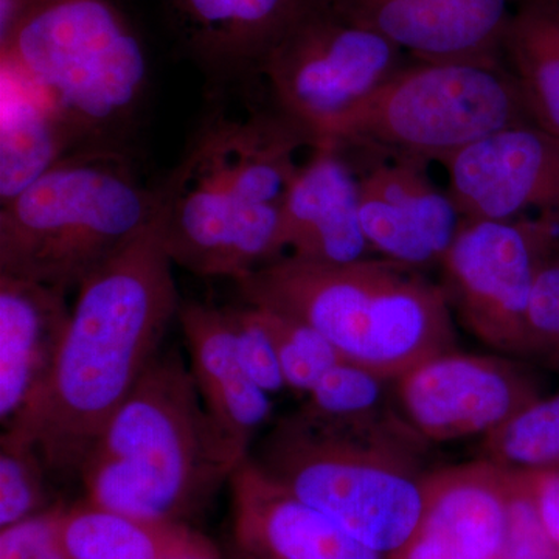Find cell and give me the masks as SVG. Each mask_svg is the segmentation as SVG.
Returning a JSON list of instances; mask_svg holds the SVG:
<instances>
[{"label": "cell", "instance_id": "cell-31", "mask_svg": "<svg viewBox=\"0 0 559 559\" xmlns=\"http://www.w3.org/2000/svg\"><path fill=\"white\" fill-rule=\"evenodd\" d=\"M61 506L0 528V559H68L58 539Z\"/></svg>", "mask_w": 559, "mask_h": 559}, {"label": "cell", "instance_id": "cell-27", "mask_svg": "<svg viewBox=\"0 0 559 559\" xmlns=\"http://www.w3.org/2000/svg\"><path fill=\"white\" fill-rule=\"evenodd\" d=\"M51 476L38 452L3 436L0 439V528L10 527L57 506H49Z\"/></svg>", "mask_w": 559, "mask_h": 559}, {"label": "cell", "instance_id": "cell-35", "mask_svg": "<svg viewBox=\"0 0 559 559\" xmlns=\"http://www.w3.org/2000/svg\"><path fill=\"white\" fill-rule=\"evenodd\" d=\"M226 559H261L259 557H253V555L248 554V551L238 549L237 546L230 544L229 554L226 555Z\"/></svg>", "mask_w": 559, "mask_h": 559}, {"label": "cell", "instance_id": "cell-1", "mask_svg": "<svg viewBox=\"0 0 559 559\" xmlns=\"http://www.w3.org/2000/svg\"><path fill=\"white\" fill-rule=\"evenodd\" d=\"M160 205V204H159ZM160 216L84 280L53 369L3 436L38 452L51 476L76 473L159 356L180 300Z\"/></svg>", "mask_w": 559, "mask_h": 559}, {"label": "cell", "instance_id": "cell-30", "mask_svg": "<svg viewBox=\"0 0 559 559\" xmlns=\"http://www.w3.org/2000/svg\"><path fill=\"white\" fill-rule=\"evenodd\" d=\"M227 311H229L238 356L250 380L270 395L288 389L280 369L277 353L272 345L270 334L264 329L259 310L241 301L235 307H227Z\"/></svg>", "mask_w": 559, "mask_h": 559}, {"label": "cell", "instance_id": "cell-21", "mask_svg": "<svg viewBox=\"0 0 559 559\" xmlns=\"http://www.w3.org/2000/svg\"><path fill=\"white\" fill-rule=\"evenodd\" d=\"M187 524L128 516L86 499L58 513L57 532L68 559H167L190 538Z\"/></svg>", "mask_w": 559, "mask_h": 559}, {"label": "cell", "instance_id": "cell-36", "mask_svg": "<svg viewBox=\"0 0 559 559\" xmlns=\"http://www.w3.org/2000/svg\"><path fill=\"white\" fill-rule=\"evenodd\" d=\"M544 2H549L551 5L559 7V0H544Z\"/></svg>", "mask_w": 559, "mask_h": 559}, {"label": "cell", "instance_id": "cell-6", "mask_svg": "<svg viewBox=\"0 0 559 559\" xmlns=\"http://www.w3.org/2000/svg\"><path fill=\"white\" fill-rule=\"evenodd\" d=\"M425 444L403 423L355 428L296 411L272 426L250 459L349 536L388 557L421 518Z\"/></svg>", "mask_w": 559, "mask_h": 559}, {"label": "cell", "instance_id": "cell-12", "mask_svg": "<svg viewBox=\"0 0 559 559\" xmlns=\"http://www.w3.org/2000/svg\"><path fill=\"white\" fill-rule=\"evenodd\" d=\"M344 151V150H342ZM358 154L359 213L371 250L425 271L439 266L463 216L428 176V162L369 151Z\"/></svg>", "mask_w": 559, "mask_h": 559}, {"label": "cell", "instance_id": "cell-23", "mask_svg": "<svg viewBox=\"0 0 559 559\" xmlns=\"http://www.w3.org/2000/svg\"><path fill=\"white\" fill-rule=\"evenodd\" d=\"M73 153L69 139L38 103L2 80L0 204L13 200Z\"/></svg>", "mask_w": 559, "mask_h": 559}, {"label": "cell", "instance_id": "cell-11", "mask_svg": "<svg viewBox=\"0 0 559 559\" xmlns=\"http://www.w3.org/2000/svg\"><path fill=\"white\" fill-rule=\"evenodd\" d=\"M520 360L457 349L432 356L393 380L396 412L425 443L485 439L543 396Z\"/></svg>", "mask_w": 559, "mask_h": 559}, {"label": "cell", "instance_id": "cell-10", "mask_svg": "<svg viewBox=\"0 0 559 559\" xmlns=\"http://www.w3.org/2000/svg\"><path fill=\"white\" fill-rule=\"evenodd\" d=\"M558 246V224L540 216L463 219L440 264L452 314L481 344L525 360L533 288Z\"/></svg>", "mask_w": 559, "mask_h": 559}, {"label": "cell", "instance_id": "cell-5", "mask_svg": "<svg viewBox=\"0 0 559 559\" xmlns=\"http://www.w3.org/2000/svg\"><path fill=\"white\" fill-rule=\"evenodd\" d=\"M235 285L242 304L307 323L342 359L385 380L457 345L441 286L396 261L323 264L280 257Z\"/></svg>", "mask_w": 559, "mask_h": 559}, {"label": "cell", "instance_id": "cell-2", "mask_svg": "<svg viewBox=\"0 0 559 559\" xmlns=\"http://www.w3.org/2000/svg\"><path fill=\"white\" fill-rule=\"evenodd\" d=\"M307 135L274 108L202 121L157 189L173 264L207 278L248 277L282 257V205Z\"/></svg>", "mask_w": 559, "mask_h": 559}, {"label": "cell", "instance_id": "cell-25", "mask_svg": "<svg viewBox=\"0 0 559 559\" xmlns=\"http://www.w3.org/2000/svg\"><path fill=\"white\" fill-rule=\"evenodd\" d=\"M481 452L506 469L559 471V392L533 401L485 437Z\"/></svg>", "mask_w": 559, "mask_h": 559}, {"label": "cell", "instance_id": "cell-29", "mask_svg": "<svg viewBox=\"0 0 559 559\" xmlns=\"http://www.w3.org/2000/svg\"><path fill=\"white\" fill-rule=\"evenodd\" d=\"M509 473V521L500 559H559L557 546L536 509L527 476L522 471Z\"/></svg>", "mask_w": 559, "mask_h": 559}, {"label": "cell", "instance_id": "cell-24", "mask_svg": "<svg viewBox=\"0 0 559 559\" xmlns=\"http://www.w3.org/2000/svg\"><path fill=\"white\" fill-rule=\"evenodd\" d=\"M299 414L330 425H400L404 421L393 401V381L358 364L341 360L305 395Z\"/></svg>", "mask_w": 559, "mask_h": 559}, {"label": "cell", "instance_id": "cell-15", "mask_svg": "<svg viewBox=\"0 0 559 559\" xmlns=\"http://www.w3.org/2000/svg\"><path fill=\"white\" fill-rule=\"evenodd\" d=\"M509 498V469L489 460L432 471L417 527L385 559H500Z\"/></svg>", "mask_w": 559, "mask_h": 559}, {"label": "cell", "instance_id": "cell-17", "mask_svg": "<svg viewBox=\"0 0 559 559\" xmlns=\"http://www.w3.org/2000/svg\"><path fill=\"white\" fill-rule=\"evenodd\" d=\"M231 544L261 559H385L250 459L229 481Z\"/></svg>", "mask_w": 559, "mask_h": 559}, {"label": "cell", "instance_id": "cell-33", "mask_svg": "<svg viewBox=\"0 0 559 559\" xmlns=\"http://www.w3.org/2000/svg\"><path fill=\"white\" fill-rule=\"evenodd\" d=\"M167 559H226V557H223L218 547L207 536L193 530L186 544Z\"/></svg>", "mask_w": 559, "mask_h": 559}, {"label": "cell", "instance_id": "cell-18", "mask_svg": "<svg viewBox=\"0 0 559 559\" xmlns=\"http://www.w3.org/2000/svg\"><path fill=\"white\" fill-rule=\"evenodd\" d=\"M282 241L312 263H355L373 252L360 223L358 175L341 148H314L300 165L282 205Z\"/></svg>", "mask_w": 559, "mask_h": 559}, {"label": "cell", "instance_id": "cell-19", "mask_svg": "<svg viewBox=\"0 0 559 559\" xmlns=\"http://www.w3.org/2000/svg\"><path fill=\"white\" fill-rule=\"evenodd\" d=\"M178 320L205 409L221 432L250 455L257 433L270 421L272 401L242 366L227 307L182 301Z\"/></svg>", "mask_w": 559, "mask_h": 559}, {"label": "cell", "instance_id": "cell-32", "mask_svg": "<svg viewBox=\"0 0 559 559\" xmlns=\"http://www.w3.org/2000/svg\"><path fill=\"white\" fill-rule=\"evenodd\" d=\"M544 527L559 551V471H522Z\"/></svg>", "mask_w": 559, "mask_h": 559}, {"label": "cell", "instance_id": "cell-20", "mask_svg": "<svg viewBox=\"0 0 559 559\" xmlns=\"http://www.w3.org/2000/svg\"><path fill=\"white\" fill-rule=\"evenodd\" d=\"M68 290L0 274V421L9 428L53 369L68 330Z\"/></svg>", "mask_w": 559, "mask_h": 559}, {"label": "cell", "instance_id": "cell-13", "mask_svg": "<svg viewBox=\"0 0 559 559\" xmlns=\"http://www.w3.org/2000/svg\"><path fill=\"white\" fill-rule=\"evenodd\" d=\"M440 164L463 219L507 221L538 212L559 226V138L538 124L496 132Z\"/></svg>", "mask_w": 559, "mask_h": 559}, {"label": "cell", "instance_id": "cell-16", "mask_svg": "<svg viewBox=\"0 0 559 559\" xmlns=\"http://www.w3.org/2000/svg\"><path fill=\"white\" fill-rule=\"evenodd\" d=\"M352 20L395 43L412 60L502 58L521 0H331Z\"/></svg>", "mask_w": 559, "mask_h": 559}, {"label": "cell", "instance_id": "cell-4", "mask_svg": "<svg viewBox=\"0 0 559 559\" xmlns=\"http://www.w3.org/2000/svg\"><path fill=\"white\" fill-rule=\"evenodd\" d=\"M0 72L49 114L73 153H131L150 62L117 0H35L0 32Z\"/></svg>", "mask_w": 559, "mask_h": 559}, {"label": "cell", "instance_id": "cell-34", "mask_svg": "<svg viewBox=\"0 0 559 559\" xmlns=\"http://www.w3.org/2000/svg\"><path fill=\"white\" fill-rule=\"evenodd\" d=\"M33 2L35 0H0V32L5 31Z\"/></svg>", "mask_w": 559, "mask_h": 559}, {"label": "cell", "instance_id": "cell-7", "mask_svg": "<svg viewBox=\"0 0 559 559\" xmlns=\"http://www.w3.org/2000/svg\"><path fill=\"white\" fill-rule=\"evenodd\" d=\"M131 153L84 150L0 204V274L80 288L159 212Z\"/></svg>", "mask_w": 559, "mask_h": 559}, {"label": "cell", "instance_id": "cell-14", "mask_svg": "<svg viewBox=\"0 0 559 559\" xmlns=\"http://www.w3.org/2000/svg\"><path fill=\"white\" fill-rule=\"evenodd\" d=\"M180 49L215 95L249 90L280 40L331 0H162Z\"/></svg>", "mask_w": 559, "mask_h": 559}, {"label": "cell", "instance_id": "cell-37", "mask_svg": "<svg viewBox=\"0 0 559 559\" xmlns=\"http://www.w3.org/2000/svg\"><path fill=\"white\" fill-rule=\"evenodd\" d=\"M558 9H559V7H558Z\"/></svg>", "mask_w": 559, "mask_h": 559}, {"label": "cell", "instance_id": "cell-26", "mask_svg": "<svg viewBox=\"0 0 559 559\" xmlns=\"http://www.w3.org/2000/svg\"><path fill=\"white\" fill-rule=\"evenodd\" d=\"M255 308L277 353L286 388L307 395L331 367L344 360L333 344L307 323L282 312Z\"/></svg>", "mask_w": 559, "mask_h": 559}, {"label": "cell", "instance_id": "cell-8", "mask_svg": "<svg viewBox=\"0 0 559 559\" xmlns=\"http://www.w3.org/2000/svg\"><path fill=\"white\" fill-rule=\"evenodd\" d=\"M528 123L520 84L502 58L414 60L349 110L325 146L440 164L488 135Z\"/></svg>", "mask_w": 559, "mask_h": 559}, {"label": "cell", "instance_id": "cell-22", "mask_svg": "<svg viewBox=\"0 0 559 559\" xmlns=\"http://www.w3.org/2000/svg\"><path fill=\"white\" fill-rule=\"evenodd\" d=\"M500 55L520 84L533 123L559 138V9L521 0Z\"/></svg>", "mask_w": 559, "mask_h": 559}, {"label": "cell", "instance_id": "cell-9", "mask_svg": "<svg viewBox=\"0 0 559 559\" xmlns=\"http://www.w3.org/2000/svg\"><path fill=\"white\" fill-rule=\"evenodd\" d=\"M384 35L323 7L288 33L261 68L272 108L310 140L329 143L342 119L380 87L404 61Z\"/></svg>", "mask_w": 559, "mask_h": 559}, {"label": "cell", "instance_id": "cell-28", "mask_svg": "<svg viewBox=\"0 0 559 559\" xmlns=\"http://www.w3.org/2000/svg\"><path fill=\"white\" fill-rule=\"evenodd\" d=\"M525 360L559 374V246L540 267L533 288Z\"/></svg>", "mask_w": 559, "mask_h": 559}, {"label": "cell", "instance_id": "cell-3", "mask_svg": "<svg viewBox=\"0 0 559 559\" xmlns=\"http://www.w3.org/2000/svg\"><path fill=\"white\" fill-rule=\"evenodd\" d=\"M248 457L210 417L178 352H167L109 419L79 477L87 502L190 525Z\"/></svg>", "mask_w": 559, "mask_h": 559}]
</instances>
